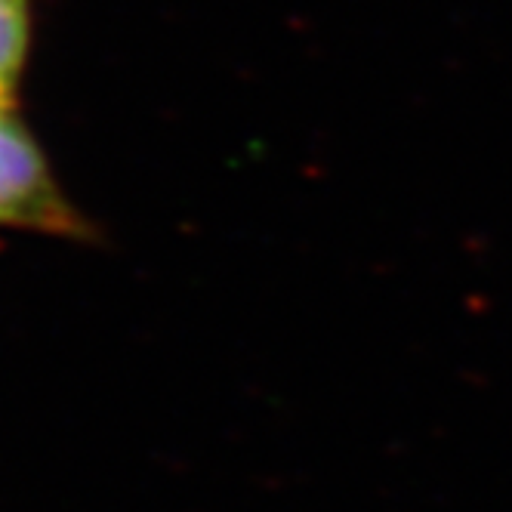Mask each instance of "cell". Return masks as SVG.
Segmentation results:
<instances>
[{"mask_svg":"<svg viewBox=\"0 0 512 512\" xmlns=\"http://www.w3.org/2000/svg\"><path fill=\"white\" fill-rule=\"evenodd\" d=\"M0 229L53 238H87L90 226L71 204L16 112H0Z\"/></svg>","mask_w":512,"mask_h":512,"instance_id":"1","label":"cell"},{"mask_svg":"<svg viewBox=\"0 0 512 512\" xmlns=\"http://www.w3.org/2000/svg\"><path fill=\"white\" fill-rule=\"evenodd\" d=\"M31 47V0H0V112H16Z\"/></svg>","mask_w":512,"mask_h":512,"instance_id":"2","label":"cell"}]
</instances>
